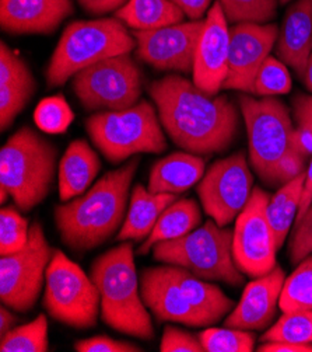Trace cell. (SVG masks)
Returning <instances> with one entry per match:
<instances>
[{
	"label": "cell",
	"instance_id": "5b68a950",
	"mask_svg": "<svg viewBox=\"0 0 312 352\" xmlns=\"http://www.w3.org/2000/svg\"><path fill=\"white\" fill-rule=\"evenodd\" d=\"M58 163V148L38 132L24 126L0 151V184L16 206L29 212L51 192Z\"/></svg>",
	"mask_w": 312,
	"mask_h": 352
},
{
	"label": "cell",
	"instance_id": "8d00e7d4",
	"mask_svg": "<svg viewBox=\"0 0 312 352\" xmlns=\"http://www.w3.org/2000/svg\"><path fill=\"white\" fill-rule=\"evenodd\" d=\"M312 254V205L307 212L296 219L289 241V257L293 264H300Z\"/></svg>",
	"mask_w": 312,
	"mask_h": 352
},
{
	"label": "cell",
	"instance_id": "603a6c76",
	"mask_svg": "<svg viewBox=\"0 0 312 352\" xmlns=\"http://www.w3.org/2000/svg\"><path fill=\"white\" fill-rule=\"evenodd\" d=\"M204 175V160L189 152H176L158 160L149 179V191L156 194H182Z\"/></svg>",
	"mask_w": 312,
	"mask_h": 352
},
{
	"label": "cell",
	"instance_id": "7a4b0ae2",
	"mask_svg": "<svg viewBox=\"0 0 312 352\" xmlns=\"http://www.w3.org/2000/svg\"><path fill=\"white\" fill-rule=\"evenodd\" d=\"M139 163V157H133L104 174L83 195L55 208V223L69 249L77 253L93 250L119 229Z\"/></svg>",
	"mask_w": 312,
	"mask_h": 352
},
{
	"label": "cell",
	"instance_id": "836d02e7",
	"mask_svg": "<svg viewBox=\"0 0 312 352\" xmlns=\"http://www.w3.org/2000/svg\"><path fill=\"white\" fill-rule=\"evenodd\" d=\"M290 90L291 76L286 63L269 55L256 74L254 94L258 97H276L287 94Z\"/></svg>",
	"mask_w": 312,
	"mask_h": 352
},
{
	"label": "cell",
	"instance_id": "484cf974",
	"mask_svg": "<svg viewBox=\"0 0 312 352\" xmlns=\"http://www.w3.org/2000/svg\"><path fill=\"white\" fill-rule=\"evenodd\" d=\"M202 222V212L195 199H177L167 206L157 219L152 233L137 250V254H147L157 243L180 239L195 229Z\"/></svg>",
	"mask_w": 312,
	"mask_h": 352
},
{
	"label": "cell",
	"instance_id": "74e56055",
	"mask_svg": "<svg viewBox=\"0 0 312 352\" xmlns=\"http://www.w3.org/2000/svg\"><path fill=\"white\" fill-rule=\"evenodd\" d=\"M161 352H203L199 337L182 331L174 326H165L160 344Z\"/></svg>",
	"mask_w": 312,
	"mask_h": 352
},
{
	"label": "cell",
	"instance_id": "9a60e30c",
	"mask_svg": "<svg viewBox=\"0 0 312 352\" xmlns=\"http://www.w3.org/2000/svg\"><path fill=\"white\" fill-rule=\"evenodd\" d=\"M279 28L276 24L239 23L230 28L228 72L224 90H238L254 94L258 70L277 41Z\"/></svg>",
	"mask_w": 312,
	"mask_h": 352
},
{
	"label": "cell",
	"instance_id": "44dd1931",
	"mask_svg": "<svg viewBox=\"0 0 312 352\" xmlns=\"http://www.w3.org/2000/svg\"><path fill=\"white\" fill-rule=\"evenodd\" d=\"M276 58L304 76L312 54V0H297L285 14L276 41Z\"/></svg>",
	"mask_w": 312,
	"mask_h": 352
},
{
	"label": "cell",
	"instance_id": "f1b7e54d",
	"mask_svg": "<svg viewBox=\"0 0 312 352\" xmlns=\"http://www.w3.org/2000/svg\"><path fill=\"white\" fill-rule=\"evenodd\" d=\"M279 307L283 313L312 310V256L304 258L285 280Z\"/></svg>",
	"mask_w": 312,
	"mask_h": 352
},
{
	"label": "cell",
	"instance_id": "7c38bea8",
	"mask_svg": "<svg viewBox=\"0 0 312 352\" xmlns=\"http://www.w3.org/2000/svg\"><path fill=\"white\" fill-rule=\"evenodd\" d=\"M252 191L254 175L244 152L215 162L196 188L206 215L223 228L237 219Z\"/></svg>",
	"mask_w": 312,
	"mask_h": 352
},
{
	"label": "cell",
	"instance_id": "60d3db41",
	"mask_svg": "<svg viewBox=\"0 0 312 352\" xmlns=\"http://www.w3.org/2000/svg\"><path fill=\"white\" fill-rule=\"evenodd\" d=\"M84 12L91 16H102L118 12L128 0H76Z\"/></svg>",
	"mask_w": 312,
	"mask_h": 352
},
{
	"label": "cell",
	"instance_id": "3957f363",
	"mask_svg": "<svg viewBox=\"0 0 312 352\" xmlns=\"http://www.w3.org/2000/svg\"><path fill=\"white\" fill-rule=\"evenodd\" d=\"M244 117L250 163L259 180L269 188H280L307 168L293 144L294 126L287 105L277 97H238Z\"/></svg>",
	"mask_w": 312,
	"mask_h": 352
},
{
	"label": "cell",
	"instance_id": "4fadbf2b",
	"mask_svg": "<svg viewBox=\"0 0 312 352\" xmlns=\"http://www.w3.org/2000/svg\"><path fill=\"white\" fill-rule=\"evenodd\" d=\"M270 195L255 187L252 195L235 219L232 256L237 267L251 278L270 272L276 265L274 233L267 219Z\"/></svg>",
	"mask_w": 312,
	"mask_h": 352
},
{
	"label": "cell",
	"instance_id": "d6986e66",
	"mask_svg": "<svg viewBox=\"0 0 312 352\" xmlns=\"http://www.w3.org/2000/svg\"><path fill=\"white\" fill-rule=\"evenodd\" d=\"M73 12L72 0H0V25L14 35L52 34Z\"/></svg>",
	"mask_w": 312,
	"mask_h": 352
},
{
	"label": "cell",
	"instance_id": "ac0fdd59",
	"mask_svg": "<svg viewBox=\"0 0 312 352\" xmlns=\"http://www.w3.org/2000/svg\"><path fill=\"white\" fill-rule=\"evenodd\" d=\"M141 295L146 307L160 322H174L189 327H209L187 300L167 264L150 267L142 272Z\"/></svg>",
	"mask_w": 312,
	"mask_h": 352
},
{
	"label": "cell",
	"instance_id": "cb8c5ba5",
	"mask_svg": "<svg viewBox=\"0 0 312 352\" xmlns=\"http://www.w3.org/2000/svg\"><path fill=\"white\" fill-rule=\"evenodd\" d=\"M167 265L187 300L206 320L207 326L219 323L234 309L235 303L219 287L204 283V279L184 267Z\"/></svg>",
	"mask_w": 312,
	"mask_h": 352
},
{
	"label": "cell",
	"instance_id": "6da1fadb",
	"mask_svg": "<svg viewBox=\"0 0 312 352\" xmlns=\"http://www.w3.org/2000/svg\"><path fill=\"white\" fill-rule=\"evenodd\" d=\"M167 135L181 149L212 156L226 152L239 132V111L227 96H211L193 82L168 75L150 85Z\"/></svg>",
	"mask_w": 312,
	"mask_h": 352
},
{
	"label": "cell",
	"instance_id": "ab89813d",
	"mask_svg": "<svg viewBox=\"0 0 312 352\" xmlns=\"http://www.w3.org/2000/svg\"><path fill=\"white\" fill-rule=\"evenodd\" d=\"M291 102L297 125L312 129V96L296 94Z\"/></svg>",
	"mask_w": 312,
	"mask_h": 352
},
{
	"label": "cell",
	"instance_id": "5bb4252c",
	"mask_svg": "<svg viewBox=\"0 0 312 352\" xmlns=\"http://www.w3.org/2000/svg\"><path fill=\"white\" fill-rule=\"evenodd\" d=\"M203 23L192 20L150 31H133L137 58L164 72L192 74Z\"/></svg>",
	"mask_w": 312,
	"mask_h": 352
},
{
	"label": "cell",
	"instance_id": "1f68e13d",
	"mask_svg": "<svg viewBox=\"0 0 312 352\" xmlns=\"http://www.w3.org/2000/svg\"><path fill=\"white\" fill-rule=\"evenodd\" d=\"M206 352H252L255 348V334L239 329H206L199 336Z\"/></svg>",
	"mask_w": 312,
	"mask_h": 352
},
{
	"label": "cell",
	"instance_id": "4316f807",
	"mask_svg": "<svg viewBox=\"0 0 312 352\" xmlns=\"http://www.w3.org/2000/svg\"><path fill=\"white\" fill-rule=\"evenodd\" d=\"M115 16L133 31H150L182 23L185 13L171 0H128Z\"/></svg>",
	"mask_w": 312,
	"mask_h": 352
},
{
	"label": "cell",
	"instance_id": "83f0119b",
	"mask_svg": "<svg viewBox=\"0 0 312 352\" xmlns=\"http://www.w3.org/2000/svg\"><path fill=\"white\" fill-rule=\"evenodd\" d=\"M304 180L305 171L282 186L267 204V219L279 250L283 248L294 219H297Z\"/></svg>",
	"mask_w": 312,
	"mask_h": 352
},
{
	"label": "cell",
	"instance_id": "ee69618b",
	"mask_svg": "<svg viewBox=\"0 0 312 352\" xmlns=\"http://www.w3.org/2000/svg\"><path fill=\"white\" fill-rule=\"evenodd\" d=\"M256 351L259 352H312V344H294V342H265Z\"/></svg>",
	"mask_w": 312,
	"mask_h": 352
},
{
	"label": "cell",
	"instance_id": "b9f144b4",
	"mask_svg": "<svg viewBox=\"0 0 312 352\" xmlns=\"http://www.w3.org/2000/svg\"><path fill=\"white\" fill-rule=\"evenodd\" d=\"M176 3L191 20H203L204 13L209 12L212 0H171Z\"/></svg>",
	"mask_w": 312,
	"mask_h": 352
},
{
	"label": "cell",
	"instance_id": "f6af8a7d",
	"mask_svg": "<svg viewBox=\"0 0 312 352\" xmlns=\"http://www.w3.org/2000/svg\"><path fill=\"white\" fill-rule=\"evenodd\" d=\"M312 205V157L311 162L305 170V180H304V188H302V195H301V202H300V208H298V214H297V219L301 218L307 209Z\"/></svg>",
	"mask_w": 312,
	"mask_h": 352
},
{
	"label": "cell",
	"instance_id": "8992f818",
	"mask_svg": "<svg viewBox=\"0 0 312 352\" xmlns=\"http://www.w3.org/2000/svg\"><path fill=\"white\" fill-rule=\"evenodd\" d=\"M133 34L118 19L82 20L69 24L47 67L48 87L64 85L80 70L111 56L130 54Z\"/></svg>",
	"mask_w": 312,
	"mask_h": 352
},
{
	"label": "cell",
	"instance_id": "277c9868",
	"mask_svg": "<svg viewBox=\"0 0 312 352\" xmlns=\"http://www.w3.org/2000/svg\"><path fill=\"white\" fill-rule=\"evenodd\" d=\"M91 279L101 296V318L111 329L152 340L154 329L141 295L130 240L106 252L91 265Z\"/></svg>",
	"mask_w": 312,
	"mask_h": 352
},
{
	"label": "cell",
	"instance_id": "ba28073f",
	"mask_svg": "<svg viewBox=\"0 0 312 352\" xmlns=\"http://www.w3.org/2000/svg\"><path fill=\"white\" fill-rule=\"evenodd\" d=\"M86 129L104 157L115 164L137 153H163L167 149L160 117L147 100L125 110L93 114Z\"/></svg>",
	"mask_w": 312,
	"mask_h": 352
},
{
	"label": "cell",
	"instance_id": "9c48e42d",
	"mask_svg": "<svg viewBox=\"0 0 312 352\" xmlns=\"http://www.w3.org/2000/svg\"><path fill=\"white\" fill-rule=\"evenodd\" d=\"M44 307L56 322L79 330L93 329L98 320L101 296L94 280L60 250L47 270Z\"/></svg>",
	"mask_w": 312,
	"mask_h": 352
},
{
	"label": "cell",
	"instance_id": "7dc6e473",
	"mask_svg": "<svg viewBox=\"0 0 312 352\" xmlns=\"http://www.w3.org/2000/svg\"><path fill=\"white\" fill-rule=\"evenodd\" d=\"M301 80L305 85V87L312 93V54H311V56L308 59L305 72H304V76L301 78Z\"/></svg>",
	"mask_w": 312,
	"mask_h": 352
},
{
	"label": "cell",
	"instance_id": "4dcf8cb0",
	"mask_svg": "<svg viewBox=\"0 0 312 352\" xmlns=\"http://www.w3.org/2000/svg\"><path fill=\"white\" fill-rule=\"evenodd\" d=\"M263 342L312 344V310L287 311L261 337Z\"/></svg>",
	"mask_w": 312,
	"mask_h": 352
},
{
	"label": "cell",
	"instance_id": "bcb514c9",
	"mask_svg": "<svg viewBox=\"0 0 312 352\" xmlns=\"http://www.w3.org/2000/svg\"><path fill=\"white\" fill-rule=\"evenodd\" d=\"M17 323V316H14L8 306L2 305V307H0V337H3L6 333L13 330Z\"/></svg>",
	"mask_w": 312,
	"mask_h": 352
},
{
	"label": "cell",
	"instance_id": "7402d4cb",
	"mask_svg": "<svg viewBox=\"0 0 312 352\" xmlns=\"http://www.w3.org/2000/svg\"><path fill=\"white\" fill-rule=\"evenodd\" d=\"M101 162L86 140H73L59 163V198L66 202L83 195L99 173Z\"/></svg>",
	"mask_w": 312,
	"mask_h": 352
},
{
	"label": "cell",
	"instance_id": "52a82bcc",
	"mask_svg": "<svg viewBox=\"0 0 312 352\" xmlns=\"http://www.w3.org/2000/svg\"><path fill=\"white\" fill-rule=\"evenodd\" d=\"M232 239L234 230L209 219L180 239L157 243L153 257L164 264L184 267L204 280L241 287L245 283V274L234 261Z\"/></svg>",
	"mask_w": 312,
	"mask_h": 352
},
{
	"label": "cell",
	"instance_id": "7bdbcfd3",
	"mask_svg": "<svg viewBox=\"0 0 312 352\" xmlns=\"http://www.w3.org/2000/svg\"><path fill=\"white\" fill-rule=\"evenodd\" d=\"M293 144L297 153L302 159L308 160L309 157H312V129L297 126L293 135Z\"/></svg>",
	"mask_w": 312,
	"mask_h": 352
},
{
	"label": "cell",
	"instance_id": "ffe728a7",
	"mask_svg": "<svg viewBox=\"0 0 312 352\" xmlns=\"http://www.w3.org/2000/svg\"><path fill=\"white\" fill-rule=\"evenodd\" d=\"M36 90L37 80L32 76L27 62L2 43L0 45V125H2V131L13 125Z\"/></svg>",
	"mask_w": 312,
	"mask_h": 352
},
{
	"label": "cell",
	"instance_id": "d4e9b609",
	"mask_svg": "<svg viewBox=\"0 0 312 352\" xmlns=\"http://www.w3.org/2000/svg\"><path fill=\"white\" fill-rule=\"evenodd\" d=\"M174 201H177L176 194H156L146 190L142 184L134 186L118 240L139 241L147 239L163 210Z\"/></svg>",
	"mask_w": 312,
	"mask_h": 352
},
{
	"label": "cell",
	"instance_id": "f546056e",
	"mask_svg": "<svg viewBox=\"0 0 312 352\" xmlns=\"http://www.w3.org/2000/svg\"><path fill=\"white\" fill-rule=\"evenodd\" d=\"M48 348V320L44 314L27 324L14 327L0 340L2 352H47Z\"/></svg>",
	"mask_w": 312,
	"mask_h": 352
},
{
	"label": "cell",
	"instance_id": "c3c4849f",
	"mask_svg": "<svg viewBox=\"0 0 312 352\" xmlns=\"http://www.w3.org/2000/svg\"><path fill=\"white\" fill-rule=\"evenodd\" d=\"M8 197H10V194H9L8 188H6L5 186L0 184V202H2V204H6Z\"/></svg>",
	"mask_w": 312,
	"mask_h": 352
},
{
	"label": "cell",
	"instance_id": "e0dca14e",
	"mask_svg": "<svg viewBox=\"0 0 312 352\" xmlns=\"http://www.w3.org/2000/svg\"><path fill=\"white\" fill-rule=\"evenodd\" d=\"M286 274L280 265L270 272L252 278L239 302L224 320V327L261 331L270 327L279 305Z\"/></svg>",
	"mask_w": 312,
	"mask_h": 352
},
{
	"label": "cell",
	"instance_id": "8fae6325",
	"mask_svg": "<svg viewBox=\"0 0 312 352\" xmlns=\"http://www.w3.org/2000/svg\"><path fill=\"white\" fill-rule=\"evenodd\" d=\"M53 253L44 228L34 222L29 226L25 248L17 253L2 256L0 260V299L5 306L19 313L34 309L45 284Z\"/></svg>",
	"mask_w": 312,
	"mask_h": 352
},
{
	"label": "cell",
	"instance_id": "2e32d148",
	"mask_svg": "<svg viewBox=\"0 0 312 352\" xmlns=\"http://www.w3.org/2000/svg\"><path fill=\"white\" fill-rule=\"evenodd\" d=\"M228 21L217 0L206 14L192 72L193 83L204 93L216 96L223 89L228 72Z\"/></svg>",
	"mask_w": 312,
	"mask_h": 352
},
{
	"label": "cell",
	"instance_id": "e575fe53",
	"mask_svg": "<svg viewBox=\"0 0 312 352\" xmlns=\"http://www.w3.org/2000/svg\"><path fill=\"white\" fill-rule=\"evenodd\" d=\"M75 114L63 96L44 98L34 111V121L47 133H63L71 126Z\"/></svg>",
	"mask_w": 312,
	"mask_h": 352
},
{
	"label": "cell",
	"instance_id": "30bf717a",
	"mask_svg": "<svg viewBox=\"0 0 312 352\" xmlns=\"http://www.w3.org/2000/svg\"><path fill=\"white\" fill-rule=\"evenodd\" d=\"M72 89L88 111L125 110L141 98L142 72L129 54H122L80 70Z\"/></svg>",
	"mask_w": 312,
	"mask_h": 352
},
{
	"label": "cell",
	"instance_id": "681fc988",
	"mask_svg": "<svg viewBox=\"0 0 312 352\" xmlns=\"http://www.w3.org/2000/svg\"><path fill=\"white\" fill-rule=\"evenodd\" d=\"M280 3H289V2H293V0H279Z\"/></svg>",
	"mask_w": 312,
	"mask_h": 352
},
{
	"label": "cell",
	"instance_id": "d590c367",
	"mask_svg": "<svg viewBox=\"0 0 312 352\" xmlns=\"http://www.w3.org/2000/svg\"><path fill=\"white\" fill-rule=\"evenodd\" d=\"M28 221L14 206H5L0 212V253L9 256L20 252L28 243Z\"/></svg>",
	"mask_w": 312,
	"mask_h": 352
},
{
	"label": "cell",
	"instance_id": "f35d334b",
	"mask_svg": "<svg viewBox=\"0 0 312 352\" xmlns=\"http://www.w3.org/2000/svg\"><path fill=\"white\" fill-rule=\"evenodd\" d=\"M77 352H141V346L114 340L107 336H95L75 344Z\"/></svg>",
	"mask_w": 312,
	"mask_h": 352
},
{
	"label": "cell",
	"instance_id": "d6a6232c",
	"mask_svg": "<svg viewBox=\"0 0 312 352\" xmlns=\"http://www.w3.org/2000/svg\"><path fill=\"white\" fill-rule=\"evenodd\" d=\"M228 23L267 24L276 17L277 0H219Z\"/></svg>",
	"mask_w": 312,
	"mask_h": 352
}]
</instances>
